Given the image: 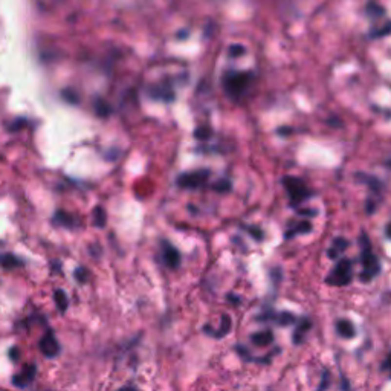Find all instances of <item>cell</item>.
<instances>
[{
  "label": "cell",
  "instance_id": "obj_10",
  "mask_svg": "<svg viewBox=\"0 0 391 391\" xmlns=\"http://www.w3.org/2000/svg\"><path fill=\"white\" fill-rule=\"evenodd\" d=\"M252 344H255L257 347H266L269 344H272L274 341V333L271 330H263V332H257L251 336Z\"/></svg>",
  "mask_w": 391,
  "mask_h": 391
},
{
  "label": "cell",
  "instance_id": "obj_20",
  "mask_svg": "<svg viewBox=\"0 0 391 391\" xmlns=\"http://www.w3.org/2000/svg\"><path fill=\"white\" fill-rule=\"evenodd\" d=\"M213 190L217 191V193H228L229 190H231V182L226 180V179H222V180H218V182L214 183Z\"/></svg>",
  "mask_w": 391,
  "mask_h": 391
},
{
  "label": "cell",
  "instance_id": "obj_18",
  "mask_svg": "<svg viewBox=\"0 0 391 391\" xmlns=\"http://www.w3.org/2000/svg\"><path fill=\"white\" fill-rule=\"evenodd\" d=\"M229 330H231V318H229V315H222V326H220V330H217L214 333V336L215 338H223L226 333H229Z\"/></svg>",
  "mask_w": 391,
  "mask_h": 391
},
{
  "label": "cell",
  "instance_id": "obj_13",
  "mask_svg": "<svg viewBox=\"0 0 391 391\" xmlns=\"http://www.w3.org/2000/svg\"><path fill=\"white\" fill-rule=\"evenodd\" d=\"M310 231H312V223L304 220V222H300V223H296L295 226H292L289 231L284 234V237L286 238H292V237H295L298 234H307Z\"/></svg>",
  "mask_w": 391,
  "mask_h": 391
},
{
  "label": "cell",
  "instance_id": "obj_24",
  "mask_svg": "<svg viewBox=\"0 0 391 391\" xmlns=\"http://www.w3.org/2000/svg\"><path fill=\"white\" fill-rule=\"evenodd\" d=\"M341 384H342V391H352L350 384H349V381H347L346 377H342V379H341Z\"/></svg>",
  "mask_w": 391,
  "mask_h": 391
},
{
  "label": "cell",
  "instance_id": "obj_12",
  "mask_svg": "<svg viewBox=\"0 0 391 391\" xmlns=\"http://www.w3.org/2000/svg\"><path fill=\"white\" fill-rule=\"evenodd\" d=\"M336 330H338V333L342 338H347V339L353 338L354 332H356L354 326L352 324V321H349V319H339L336 323Z\"/></svg>",
  "mask_w": 391,
  "mask_h": 391
},
{
  "label": "cell",
  "instance_id": "obj_21",
  "mask_svg": "<svg viewBox=\"0 0 391 391\" xmlns=\"http://www.w3.org/2000/svg\"><path fill=\"white\" fill-rule=\"evenodd\" d=\"M75 278H77V281H79V283H86L87 280H89V271L86 269V268H78V269H75Z\"/></svg>",
  "mask_w": 391,
  "mask_h": 391
},
{
  "label": "cell",
  "instance_id": "obj_19",
  "mask_svg": "<svg viewBox=\"0 0 391 391\" xmlns=\"http://www.w3.org/2000/svg\"><path fill=\"white\" fill-rule=\"evenodd\" d=\"M274 319L277 321L278 326H291V324H293L295 321H296V318L292 313H289V312H281L280 315H275Z\"/></svg>",
  "mask_w": 391,
  "mask_h": 391
},
{
  "label": "cell",
  "instance_id": "obj_15",
  "mask_svg": "<svg viewBox=\"0 0 391 391\" xmlns=\"http://www.w3.org/2000/svg\"><path fill=\"white\" fill-rule=\"evenodd\" d=\"M0 266H3L6 269H14L17 266H21V261L13 254H2L0 255Z\"/></svg>",
  "mask_w": 391,
  "mask_h": 391
},
{
  "label": "cell",
  "instance_id": "obj_27",
  "mask_svg": "<svg viewBox=\"0 0 391 391\" xmlns=\"http://www.w3.org/2000/svg\"><path fill=\"white\" fill-rule=\"evenodd\" d=\"M300 214L301 215H312L313 217V215H316V210H301Z\"/></svg>",
  "mask_w": 391,
  "mask_h": 391
},
{
  "label": "cell",
  "instance_id": "obj_17",
  "mask_svg": "<svg viewBox=\"0 0 391 391\" xmlns=\"http://www.w3.org/2000/svg\"><path fill=\"white\" fill-rule=\"evenodd\" d=\"M106 222H107V215H106V211L101 208V206H97L94 210V225L97 228H104L106 226Z\"/></svg>",
  "mask_w": 391,
  "mask_h": 391
},
{
  "label": "cell",
  "instance_id": "obj_30",
  "mask_svg": "<svg viewBox=\"0 0 391 391\" xmlns=\"http://www.w3.org/2000/svg\"><path fill=\"white\" fill-rule=\"evenodd\" d=\"M387 237H388V238L391 240V223H390V225L387 226Z\"/></svg>",
  "mask_w": 391,
  "mask_h": 391
},
{
  "label": "cell",
  "instance_id": "obj_16",
  "mask_svg": "<svg viewBox=\"0 0 391 391\" xmlns=\"http://www.w3.org/2000/svg\"><path fill=\"white\" fill-rule=\"evenodd\" d=\"M54 300H55V304L59 307L60 312H64L69 306V301H67V295L61 291V289H57L54 292Z\"/></svg>",
  "mask_w": 391,
  "mask_h": 391
},
{
  "label": "cell",
  "instance_id": "obj_14",
  "mask_svg": "<svg viewBox=\"0 0 391 391\" xmlns=\"http://www.w3.org/2000/svg\"><path fill=\"white\" fill-rule=\"evenodd\" d=\"M310 326H312V323H310L309 319H304L301 324H298L295 332H293V335H292V341L293 344H301L304 336H306V332L310 329Z\"/></svg>",
  "mask_w": 391,
  "mask_h": 391
},
{
  "label": "cell",
  "instance_id": "obj_22",
  "mask_svg": "<svg viewBox=\"0 0 391 391\" xmlns=\"http://www.w3.org/2000/svg\"><path fill=\"white\" fill-rule=\"evenodd\" d=\"M248 231H249V234L254 237L255 240H261L263 238V231H261V229H258V228L252 226V228H248Z\"/></svg>",
  "mask_w": 391,
  "mask_h": 391
},
{
  "label": "cell",
  "instance_id": "obj_5",
  "mask_svg": "<svg viewBox=\"0 0 391 391\" xmlns=\"http://www.w3.org/2000/svg\"><path fill=\"white\" fill-rule=\"evenodd\" d=\"M248 83H249L248 75H228L225 78V89L229 95L237 97L246 89Z\"/></svg>",
  "mask_w": 391,
  "mask_h": 391
},
{
  "label": "cell",
  "instance_id": "obj_4",
  "mask_svg": "<svg viewBox=\"0 0 391 391\" xmlns=\"http://www.w3.org/2000/svg\"><path fill=\"white\" fill-rule=\"evenodd\" d=\"M208 177H210L208 170H197V171H191V173H183L177 177V185L180 188L194 190V188L205 185Z\"/></svg>",
  "mask_w": 391,
  "mask_h": 391
},
{
  "label": "cell",
  "instance_id": "obj_1",
  "mask_svg": "<svg viewBox=\"0 0 391 391\" xmlns=\"http://www.w3.org/2000/svg\"><path fill=\"white\" fill-rule=\"evenodd\" d=\"M361 243H362L361 261H362V268H364L361 272V280L365 283V281H371L379 274V271H381V264H379L377 257L371 252L369 237H365V234H362V237H361Z\"/></svg>",
  "mask_w": 391,
  "mask_h": 391
},
{
  "label": "cell",
  "instance_id": "obj_26",
  "mask_svg": "<svg viewBox=\"0 0 391 391\" xmlns=\"http://www.w3.org/2000/svg\"><path fill=\"white\" fill-rule=\"evenodd\" d=\"M196 136H197V137H202V139H206V137L210 136V132H205V130H197V132H196Z\"/></svg>",
  "mask_w": 391,
  "mask_h": 391
},
{
  "label": "cell",
  "instance_id": "obj_29",
  "mask_svg": "<svg viewBox=\"0 0 391 391\" xmlns=\"http://www.w3.org/2000/svg\"><path fill=\"white\" fill-rule=\"evenodd\" d=\"M228 300H229V303H233V304H238L240 303V298L235 296V295H228Z\"/></svg>",
  "mask_w": 391,
  "mask_h": 391
},
{
  "label": "cell",
  "instance_id": "obj_31",
  "mask_svg": "<svg viewBox=\"0 0 391 391\" xmlns=\"http://www.w3.org/2000/svg\"><path fill=\"white\" fill-rule=\"evenodd\" d=\"M119 391H136L135 388H132V387H124V388H121Z\"/></svg>",
  "mask_w": 391,
  "mask_h": 391
},
{
  "label": "cell",
  "instance_id": "obj_23",
  "mask_svg": "<svg viewBox=\"0 0 391 391\" xmlns=\"http://www.w3.org/2000/svg\"><path fill=\"white\" fill-rule=\"evenodd\" d=\"M235 349H237V353H240L241 356H243V358H245V359L251 361V356H249L248 350H245V347H241V346H237Z\"/></svg>",
  "mask_w": 391,
  "mask_h": 391
},
{
  "label": "cell",
  "instance_id": "obj_2",
  "mask_svg": "<svg viewBox=\"0 0 391 391\" xmlns=\"http://www.w3.org/2000/svg\"><path fill=\"white\" fill-rule=\"evenodd\" d=\"M353 278V271H352V261L349 258H341L333 271L329 274L326 278V283L332 286H346L352 281Z\"/></svg>",
  "mask_w": 391,
  "mask_h": 391
},
{
  "label": "cell",
  "instance_id": "obj_3",
  "mask_svg": "<svg viewBox=\"0 0 391 391\" xmlns=\"http://www.w3.org/2000/svg\"><path fill=\"white\" fill-rule=\"evenodd\" d=\"M283 185H284L287 194H289L292 205H296V203L303 202L306 197H309V196H310V193H309V190L306 187V183L301 179H298V177L286 176L283 179Z\"/></svg>",
  "mask_w": 391,
  "mask_h": 391
},
{
  "label": "cell",
  "instance_id": "obj_11",
  "mask_svg": "<svg viewBox=\"0 0 391 391\" xmlns=\"http://www.w3.org/2000/svg\"><path fill=\"white\" fill-rule=\"evenodd\" d=\"M347 248H349V241L346 238H342V237H338V238L333 240V245H332V248H329L327 255L335 260V258H338V255L341 254V252L344 249H347Z\"/></svg>",
  "mask_w": 391,
  "mask_h": 391
},
{
  "label": "cell",
  "instance_id": "obj_28",
  "mask_svg": "<svg viewBox=\"0 0 391 391\" xmlns=\"http://www.w3.org/2000/svg\"><path fill=\"white\" fill-rule=\"evenodd\" d=\"M382 369H388L390 370V373H391V353L387 356V359H385V364H384V367Z\"/></svg>",
  "mask_w": 391,
  "mask_h": 391
},
{
  "label": "cell",
  "instance_id": "obj_9",
  "mask_svg": "<svg viewBox=\"0 0 391 391\" xmlns=\"http://www.w3.org/2000/svg\"><path fill=\"white\" fill-rule=\"evenodd\" d=\"M54 223L55 225H60V226H64V228H77L79 225V220L71 213H66V211H57L55 215H54Z\"/></svg>",
  "mask_w": 391,
  "mask_h": 391
},
{
  "label": "cell",
  "instance_id": "obj_8",
  "mask_svg": "<svg viewBox=\"0 0 391 391\" xmlns=\"http://www.w3.org/2000/svg\"><path fill=\"white\" fill-rule=\"evenodd\" d=\"M36 377V365H28L25 371L19 373L13 377V384L19 388H26Z\"/></svg>",
  "mask_w": 391,
  "mask_h": 391
},
{
  "label": "cell",
  "instance_id": "obj_6",
  "mask_svg": "<svg viewBox=\"0 0 391 391\" xmlns=\"http://www.w3.org/2000/svg\"><path fill=\"white\" fill-rule=\"evenodd\" d=\"M39 349L40 352L46 356V358H55L57 354L60 353V344L55 339L54 333L48 332L46 335L40 339L39 342Z\"/></svg>",
  "mask_w": 391,
  "mask_h": 391
},
{
  "label": "cell",
  "instance_id": "obj_7",
  "mask_svg": "<svg viewBox=\"0 0 391 391\" xmlns=\"http://www.w3.org/2000/svg\"><path fill=\"white\" fill-rule=\"evenodd\" d=\"M162 255H164V261L170 269H176L179 268L180 264V254L179 251L168 243V241H162Z\"/></svg>",
  "mask_w": 391,
  "mask_h": 391
},
{
  "label": "cell",
  "instance_id": "obj_25",
  "mask_svg": "<svg viewBox=\"0 0 391 391\" xmlns=\"http://www.w3.org/2000/svg\"><path fill=\"white\" fill-rule=\"evenodd\" d=\"M17 356H20V353H19V349L13 347V349H11V352H9V358L13 359V361H16V359H17Z\"/></svg>",
  "mask_w": 391,
  "mask_h": 391
}]
</instances>
